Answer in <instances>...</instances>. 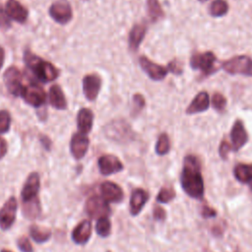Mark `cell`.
I'll return each mask as SVG.
<instances>
[{"mask_svg": "<svg viewBox=\"0 0 252 252\" xmlns=\"http://www.w3.org/2000/svg\"><path fill=\"white\" fill-rule=\"evenodd\" d=\"M139 63L143 71L154 81H161L165 78L168 70L166 67L158 65L153 61H151L146 56H141L139 59Z\"/></svg>", "mask_w": 252, "mask_h": 252, "instance_id": "7c38bea8", "label": "cell"}, {"mask_svg": "<svg viewBox=\"0 0 252 252\" xmlns=\"http://www.w3.org/2000/svg\"><path fill=\"white\" fill-rule=\"evenodd\" d=\"M105 135L114 141L124 142L131 137V128L124 120H114L104 128Z\"/></svg>", "mask_w": 252, "mask_h": 252, "instance_id": "8992f818", "label": "cell"}, {"mask_svg": "<svg viewBox=\"0 0 252 252\" xmlns=\"http://www.w3.org/2000/svg\"><path fill=\"white\" fill-rule=\"evenodd\" d=\"M221 68L231 75L252 77V59L246 55H238L222 62Z\"/></svg>", "mask_w": 252, "mask_h": 252, "instance_id": "3957f363", "label": "cell"}, {"mask_svg": "<svg viewBox=\"0 0 252 252\" xmlns=\"http://www.w3.org/2000/svg\"><path fill=\"white\" fill-rule=\"evenodd\" d=\"M180 183L184 192L193 199H202L204 196V179L201 172V163L194 155H187L183 160Z\"/></svg>", "mask_w": 252, "mask_h": 252, "instance_id": "6da1fadb", "label": "cell"}, {"mask_svg": "<svg viewBox=\"0 0 252 252\" xmlns=\"http://www.w3.org/2000/svg\"><path fill=\"white\" fill-rule=\"evenodd\" d=\"M4 56H5V53H4V49L0 46V70L3 66V63H4Z\"/></svg>", "mask_w": 252, "mask_h": 252, "instance_id": "ee69618b", "label": "cell"}, {"mask_svg": "<svg viewBox=\"0 0 252 252\" xmlns=\"http://www.w3.org/2000/svg\"><path fill=\"white\" fill-rule=\"evenodd\" d=\"M40 213L38 199L23 203V214L28 219H35Z\"/></svg>", "mask_w": 252, "mask_h": 252, "instance_id": "484cf974", "label": "cell"}, {"mask_svg": "<svg viewBox=\"0 0 252 252\" xmlns=\"http://www.w3.org/2000/svg\"><path fill=\"white\" fill-rule=\"evenodd\" d=\"M92 234V222L88 220L79 222L72 231V239L77 244H85Z\"/></svg>", "mask_w": 252, "mask_h": 252, "instance_id": "d6986e66", "label": "cell"}, {"mask_svg": "<svg viewBox=\"0 0 252 252\" xmlns=\"http://www.w3.org/2000/svg\"><path fill=\"white\" fill-rule=\"evenodd\" d=\"M1 252H11L10 250H7V249H3Z\"/></svg>", "mask_w": 252, "mask_h": 252, "instance_id": "f6af8a7d", "label": "cell"}, {"mask_svg": "<svg viewBox=\"0 0 252 252\" xmlns=\"http://www.w3.org/2000/svg\"><path fill=\"white\" fill-rule=\"evenodd\" d=\"M146 32H147V27L144 24H137L132 28L128 37L129 48L132 51H136L139 48L141 42L145 37Z\"/></svg>", "mask_w": 252, "mask_h": 252, "instance_id": "cb8c5ba5", "label": "cell"}, {"mask_svg": "<svg viewBox=\"0 0 252 252\" xmlns=\"http://www.w3.org/2000/svg\"><path fill=\"white\" fill-rule=\"evenodd\" d=\"M5 86L10 94L15 96H21L24 85L22 84V75L15 66H10L3 75Z\"/></svg>", "mask_w": 252, "mask_h": 252, "instance_id": "52a82bcc", "label": "cell"}, {"mask_svg": "<svg viewBox=\"0 0 252 252\" xmlns=\"http://www.w3.org/2000/svg\"><path fill=\"white\" fill-rule=\"evenodd\" d=\"M49 102L56 109L64 110L67 108V101L65 99V95L58 85H53L49 89Z\"/></svg>", "mask_w": 252, "mask_h": 252, "instance_id": "d4e9b609", "label": "cell"}, {"mask_svg": "<svg viewBox=\"0 0 252 252\" xmlns=\"http://www.w3.org/2000/svg\"><path fill=\"white\" fill-rule=\"evenodd\" d=\"M97 164L102 175H110L123 169V163L117 157L113 155L101 156L97 160Z\"/></svg>", "mask_w": 252, "mask_h": 252, "instance_id": "4fadbf2b", "label": "cell"}, {"mask_svg": "<svg viewBox=\"0 0 252 252\" xmlns=\"http://www.w3.org/2000/svg\"><path fill=\"white\" fill-rule=\"evenodd\" d=\"M169 149H170V142L167 134L165 133L160 134L156 144V153L159 156H164L169 152Z\"/></svg>", "mask_w": 252, "mask_h": 252, "instance_id": "4dcf8cb0", "label": "cell"}, {"mask_svg": "<svg viewBox=\"0 0 252 252\" xmlns=\"http://www.w3.org/2000/svg\"><path fill=\"white\" fill-rule=\"evenodd\" d=\"M89 144L90 141L86 134L80 132L74 134L70 142V151L72 156L76 159H81L84 158L89 149Z\"/></svg>", "mask_w": 252, "mask_h": 252, "instance_id": "9a60e30c", "label": "cell"}, {"mask_svg": "<svg viewBox=\"0 0 252 252\" xmlns=\"http://www.w3.org/2000/svg\"><path fill=\"white\" fill-rule=\"evenodd\" d=\"M233 175L240 183L249 186L252 191V163H238L233 168Z\"/></svg>", "mask_w": 252, "mask_h": 252, "instance_id": "7402d4cb", "label": "cell"}, {"mask_svg": "<svg viewBox=\"0 0 252 252\" xmlns=\"http://www.w3.org/2000/svg\"><path fill=\"white\" fill-rule=\"evenodd\" d=\"M101 79L96 74H89L83 79V92L88 100L94 101L100 90Z\"/></svg>", "mask_w": 252, "mask_h": 252, "instance_id": "5bb4252c", "label": "cell"}, {"mask_svg": "<svg viewBox=\"0 0 252 252\" xmlns=\"http://www.w3.org/2000/svg\"><path fill=\"white\" fill-rule=\"evenodd\" d=\"M230 140L232 151L236 152L239 151L247 143L248 134L241 120H235L230 131Z\"/></svg>", "mask_w": 252, "mask_h": 252, "instance_id": "2e32d148", "label": "cell"}, {"mask_svg": "<svg viewBox=\"0 0 252 252\" xmlns=\"http://www.w3.org/2000/svg\"><path fill=\"white\" fill-rule=\"evenodd\" d=\"M217 57L211 51H206L203 53L196 52L191 56L190 65L194 70H200L203 75H210L216 71Z\"/></svg>", "mask_w": 252, "mask_h": 252, "instance_id": "277c9868", "label": "cell"}, {"mask_svg": "<svg viewBox=\"0 0 252 252\" xmlns=\"http://www.w3.org/2000/svg\"><path fill=\"white\" fill-rule=\"evenodd\" d=\"M21 96L27 103L32 105L33 107L41 106L45 102L46 98V94L43 89L34 82L24 86Z\"/></svg>", "mask_w": 252, "mask_h": 252, "instance_id": "5b68a950", "label": "cell"}, {"mask_svg": "<svg viewBox=\"0 0 252 252\" xmlns=\"http://www.w3.org/2000/svg\"><path fill=\"white\" fill-rule=\"evenodd\" d=\"M212 104L213 107L218 111H222L226 106V98L219 93H216L213 94L212 97Z\"/></svg>", "mask_w": 252, "mask_h": 252, "instance_id": "836d02e7", "label": "cell"}, {"mask_svg": "<svg viewBox=\"0 0 252 252\" xmlns=\"http://www.w3.org/2000/svg\"><path fill=\"white\" fill-rule=\"evenodd\" d=\"M95 230H96V233L101 237H106L109 235L111 230V223L107 217H101L97 219V221L95 224Z\"/></svg>", "mask_w": 252, "mask_h": 252, "instance_id": "f1b7e54d", "label": "cell"}, {"mask_svg": "<svg viewBox=\"0 0 252 252\" xmlns=\"http://www.w3.org/2000/svg\"><path fill=\"white\" fill-rule=\"evenodd\" d=\"M149 200V193L142 188H137L132 192L130 198V213L132 216H137L144 208Z\"/></svg>", "mask_w": 252, "mask_h": 252, "instance_id": "ffe728a7", "label": "cell"}, {"mask_svg": "<svg viewBox=\"0 0 252 252\" xmlns=\"http://www.w3.org/2000/svg\"><path fill=\"white\" fill-rule=\"evenodd\" d=\"M10 27H11L10 18L7 15L4 8L2 7V5L0 4V30L5 31V30H8Z\"/></svg>", "mask_w": 252, "mask_h": 252, "instance_id": "e575fe53", "label": "cell"}, {"mask_svg": "<svg viewBox=\"0 0 252 252\" xmlns=\"http://www.w3.org/2000/svg\"><path fill=\"white\" fill-rule=\"evenodd\" d=\"M24 61L34 79L41 83L54 81L59 75V71L53 64L42 60L38 56L32 53L30 50L25 51Z\"/></svg>", "mask_w": 252, "mask_h": 252, "instance_id": "7a4b0ae2", "label": "cell"}, {"mask_svg": "<svg viewBox=\"0 0 252 252\" xmlns=\"http://www.w3.org/2000/svg\"><path fill=\"white\" fill-rule=\"evenodd\" d=\"M166 68H167L168 72H171V73H173L175 75H180L183 72L181 63L177 59H173L172 61H170Z\"/></svg>", "mask_w": 252, "mask_h": 252, "instance_id": "d590c367", "label": "cell"}, {"mask_svg": "<svg viewBox=\"0 0 252 252\" xmlns=\"http://www.w3.org/2000/svg\"><path fill=\"white\" fill-rule=\"evenodd\" d=\"M210 97L207 92H200L195 95L191 103L188 105L186 109L187 114H195L199 112H203L209 108Z\"/></svg>", "mask_w": 252, "mask_h": 252, "instance_id": "44dd1931", "label": "cell"}, {"mask_svg": "<svg viewBox=\"0 0 252 252\" xmlns=\"http://www.w3.org/2000/svg\"><path fill=\"white\" fill-rule=\"evenodd\" d=\"M199 1H206V0H199Z\"/></svg>", "mask_w": 252, "mask_h": 252, "instance_id": "bcb514c9", "label": "cell"}, {"mask_svg": "<svg viewBox=\"0 0 252 252\" xmlns=\"http://www.w3.org/2000/svg\"><path fill=\"white\" fill-rule=\"evenodd\" d=\"M7 149H8V147H7V142H6L3 138L0 137V159L6 155Z\"/></svg>", "mask_w": 252, "mask_h": 252, "instance_id": "b9f144b4", "label": "cell"}, {"mask_svg": "<svg viewBox=\"0 0 252 252\" xmlns=\"http://www.w3.org/2000/svg\"><path fill=\"white\" fill-rule=\"evenodd\" d=\"M94 114L93 111L89 108H82L79 110L77 115V126L80 133L88 134L93 128Z\"/></svg>", "mask_w": 252, "mask_h": 252, "instance_id": "603a6c76", "label": "cell"}, {"mask_svg": "<svg viewBox=\"0 0 252 252\" xmlns=\"http://www.w3.org/2000/svg\"><path fill=\"white\" fill-rule=\"evenodd\" d=\"M11 125V116L7 110H0V134L8 132Z\"/></svg>", "mask_w": 252, "mask_h": 252, "instance_id": "d6a6232c", "label": "cell"}, {"mask_svg": "<svg viewBox=\"0 0 252 252\" xmlns=\"http://www.w3.org/2000/svg\"><path fill=\"white\" fill-rule=\"evenodd\" d=\"M18 247L22 252H32L33 250L30 240L26 236H23L18 240Z\"/></svg>", "mask_w": 252, "mask_h": 252, "instance_id": "8d00e7d4", "label": "cell"}, {"mask_svg": "<svg viewBox=\"0 0 252 252\" xmlns=\"http://www.w3.org/2000/svg\"><path fill=\"white\" fill-rule=\"evenodd\" d=\"M153 216L156 220H163L165 219V211L161 207L156 206L153 212Z\"/></svg>", "mask_w": 252, "mask_h": 252, "instance_id": "60d3db41", "label": "cell"}, {"mask_svg": "<svg viewBox=\"0 0 252 252\" xmlns=\"http://www.w3.org/2000/svg\"><path fill=\"white\" fill-rule=\"evenodd\" d=\"M201 215L204 219H209V218H214L217 216V212L216 210H214L213 208L205 205L203 206L202 208V211H201Z\"/></svg>", "mask_w": 252, "mask_h": 252, "instance_id": "ab89813d", "label": "cell"}, {"mask_svg": "<svg viewBox=\"0 0 252 252\" xmlns=\"http://www.w3.org/2000/svg\"><path fill=\"white\" fill-rule=\"evenodd\" d=\"M18 202L14 196L10 197L0 209V227L3 230L9 229L16 219Z\"/></svg>", "mask_w": 252, "mask_h": 252, "instance_id": "ba28073f", "label": "cell"}, {"mask_svg": "<svg viewBox=\"0 0 252 252\" xmlns=\"http://www.w3.org/2000/svg\"><path fill=\"white\" fill-rule=\"evenodd\" d=\"M86 211L92 219H99L109 215V206L102 197L93 196L88 199L86 203Z\"/></svg>", "mask_w": 252, "mask_h": 252, "instance_id": "30bf717a", "label": "cell"}, {"mask_svg": "<svg viewBox=\"0 0 252 252\" xmlns=\"http://www.w3.org/2000/svg\"><path fill=\"white\" fill-rule=\"evenodd\" d=\"M39 185H40V180H39L38 173L32 172L28 176L21 192V198L23 203L38 199L37 194L39 190Z\"/></svg>", "mask_w": 252, "mask_h": 252, "instance_id": "8fae6325", "label": "cell"}, {"mask_svg": "<svg viewBox=\"0 0 252 252\" xmlns=\"http://www.w3.org/2000/svg\"><path fill=\"white\" fill-rule=\"evenodd\" d=\"M100 193L106 202L119 203L123 200V191L117 184L105 181L100 185Z\"/></svg>", "mask_w": 252, "mask_h": 252, "instance_id": "ac0fdd59", "label": "cell"}, {"mask_svg": "<svg viewBox=\"0 0 252 252\" xmlns=\"http://www.w3.org/2000/svg\"><path fill=\"white\" fill-rule=\"evenodd\" d=\"M175 197V191L171 187H162L158 196H157V201L161 204H166L169 203L172 199Z\"/></svg>", "mask_w": 252, "mask_h": 252, "instance_id": "1f68e13d", "label": "cell"}, {"mask_svg": "<svg viewBox=\"0 0 252 252\" xmlns=\"http://www.w3.org/2000/svg\"><path fill=\"white\" fill-rule=\"evenodd\" d=\"M147 6L149 16L153 21H157L158 19L163 17V11L159 5L158 0H147Z\"/></svg>", "mask_w": 252, "mask_h": 252, "instance_id": "f546056e", "label": "cell"}, {"mask_svg": "<svg viewBox=\"0 0 252 252\" xmlns=\"http://www.w3.org/2000/svg\"><path fill=\"white\" fill-rule=\"evenodd\" d=\"M232 150V147L230 144H228V142L226 141H222L220 144V148H219V154L221 158L225 159L227 158V155L229 153V151Z\"/></svg>", "mask_w": 252, "mask_h": 252, "instance_id": "74e56055", "label": "cell"}, {"mask_svg": "<svg viewBox=\"0 0 252 252\" xmlns=\"http://www.w3.org/2000/svg\"><path fill=\"white\" fill-rule=\"evenodd\" d=\"M133 103L134 107L136 108V112H139L145 106V98L142 94H136L133 96Z\"/></svg>", "mask_w": 252, "mask_h": 252, "instance_id": "f35d334b", "label": "cell"}, {"mask_svg": "<svg viewBox=\"0 0 252 252\" xmlns=\"http://www.w3.org/2000/svg\"><path fill=\"white\" fill-rule=\"evenodd\" d=\"M40 142H41V144H42V146H43V148L45 149V150H47V151H49L50 150V146H51V141H50V139L47 137V136H40Z\"/></svg>", "mask_w": 252, "mask_h": 252, "instance_id": "7bdbcfd3", "label": "cell"}, {"mask_svg": "<svg viewBox=\"0 0 252 252\" xmlns=\"http://www.w3.org/2000/svg\"><path fill=\"white\" fill-rule=\"evenodd\" d=\"M30 234L32 238L37 243L46 242L51 237V231L46 229H41L37 225H31Z\"/></svg>", "mask_w": 252, "mask_h": 252, "instance_id": "4316f807", "label": "cell"}, {"mask_svg": "<svg viewBox=\"0 0 252 252\" xmlns=\"http://www.w3.org/2000/svg\"><path fill=\"white\" fill-rule=\"evenodd\" d=\"M5 11L10 19L23 24L28 18V10L17 0H8L5 5Z\"/></svg>", "mask_w": 252, "mask_h": 252, "instance_id": "e0dca14e", "label": "cell"}, {"mask_svg": "<svg viewBox=\"0 0 252 252\" xmlns=\"http://www.w3.org/2000/svg\"><path fill=\"white\" fill-rule=\"evenodd\" d=\"M210 14L213 17H222L228 11V5L224 0H214L209 8Z\"/></svg>", "mask_w": 252, "mask_h": 252, "instance_id": "83f0119b", "label": "cell"}, {"mask_svg": "<svg viewBox=\"0 0 252 252\" xmlns=\"http://www.w3.org/2000/svg\"><path fill=\"white\" fill-rule=\"evenodd\" d=\"M49 15L55 22L61 25L69 23L73 17L72 8L65 0L54 2L49 8Z\"/></svg>", "mask_w": 252, "mask_h": 252, "instance_id": "9c48e42d", "label": "cell"}]
</instances>
